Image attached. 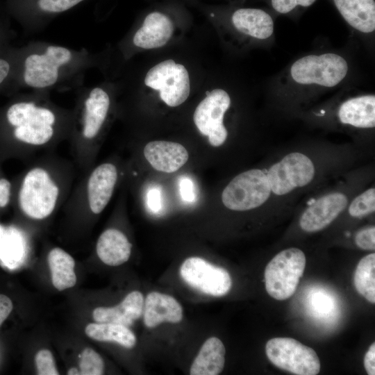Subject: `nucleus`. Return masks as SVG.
<instances>
[{
    "label": "nucleus",
    "mask_w": 375,
    "mask_h": 375,
    "mask_svg": "<svg viewBox=\"0 0 375 375\" xmlns=\"http://www.w3.org/2000/svg\"><path fill=\"white\" fill-rule=\"evenodd\" d=\"M75 165L51 152L33 160L20 176L16 206L26 219L42 222L67 201L75 180Z\"/></svg>",
    "instance_id": "1"
},
{
    "label": "nucleus",
    "mask_w": 375,
    "mask_h": 375,
    "mask_svg": "<svg viewBox=\"0 0 375 375\" xmlns=\"http://www.w3.org/2000/svg\"><path fill=\"white\" fill-rule=\"evenodd\" d=\"M351 72L349 59L342 53H310L289 64L269 88L283 98L300 101L343 86Z\"/></svg>",
    "instance_id": "2"
},
{
    "label": "nucleus",
    "mask_w": 375,
    "mask_h": 375,
    "mask_svg": "<svg viewBox=\"0 0 375 375\" xmlns=\"http://www.w3.org/2000/svg\"><path fill=\"white\" fill-rule=\"evenodd\" d=\"M6 118L12 128L15 149L24 157L51 152L65 138L60 116L51 108L33 101H20L7 110Z\"/></svg>",
    "instance_id": "3"
},
{
    "label": "nucleus",
    "mask_w": 375,
    "mask_h": 375,
    "mask_svg": "<svg viewBox=\"0 0 375 375\" xmlns=\"http://www.w3.org/2000/svg\"><path fill=\"white\" fill-rule=\"evenodd\" d=\"M78 126L71 135V153L77 169L83 174L94 166L99 139L107 120L110 99L101 88H94L83 101Z\"/></svg>",
    "instance_id": "4"
},
{
    "label": "nucleus",
    "mask_w": 375,
    "mask_h": 375,
    "mask_svg": "<svg viewBox=\"0 0 375 375\" xmlns=\"http://www.w3.org/2000/svg\"><path fill=\"white\" fill-rule=\"evenodd\" d=\"M119 178L116 163L110 161L92 166L73 185L64 204L65 210L75 217L100 215L109 203Z\"/></svg>",
    "instance_id": "5"
},
{
    "label": "nucleus",
    "mask_w": 375,
    "mask_h": 375,
    "mask_svg": "<svg viewBox=\"0 0 375 375\" xmlns=\"http://www.w3.org/2000/svg\"><path fill=\"white\" fill-rule=\"evenodd\" d=\"M306 263V256L298 248L286 249L277 253L265 269L267 293L280 301L292 296L303 274Z\"/></svg>",
    "instance_id": "6"
},
{
    "label": "nucleus",
    "mask_w": 375,
    "mask_h": 375,
    "mask_svg": "<svg viewBox=\"0 0 375 375\" xmlns=\"http://www.w3.org/2000/svg\"><path fill=\"white\" fill-rule=\"evenodd\" d=\"M272 194L266 173L251 169L235 176L222 193L225 207L235 211H247L264 204Z\"/></svg>",
    "instance_id": "7"
},
{
    "label": "nucleus",
    "mask_w": 375,
    "mask_h": 375,
    "mask_svg": "<svg viewBox=\"0 0 375 375\" xmlns=\"http://www.w3.org/2000/svg\"><path fill=\"white\" fill-rule=\"evenodd\" d=\"M147 87L158 91L160 99L169 107L183 104L190 92V80L185 67L174 60H162L147 72Z\"/></svg>",
    "instance_id": "8"
},
{
    "label": "nucleus",
    "mask_w": 375,
    "mask_h": 375,
    "mask_svg": "<svg viewBox=\"0 0 375 375\" xmlns=\"http://www.w3.org/2000/svg\"><path fill=\"white\" fill-rule=\"evenodd\" d=\"M269 361L278 368L297 375H316L321 368L315 350L291 338H274L265 345Z\"/></svg>",
    "instance_id": "9"
},
{
    "label": "nucleus",
    "mask_w": 375,
    "mask_h": 375,
    "mask_svg": "<svg viewBox=\"0 0 375 375\" xmlns=\"http://www.w3.org/2000/svg\"><path fill=\"white\" fill-rule=\"evenodd\" d=\"M231 105L227 90L215 88L207 93L195 108L193 121L198 131L207 136L214 147L222 146L227 140L228 130L224 125L225 114Z\"/></svg>",
    "instance_id": "10"
},
{
    "label": "nucleus",
    "mask_w": 375,
    "mask_h": 375,
    "mask_svg": "<svg viewBox=\"0 0 375 375\" xmlns=\"http://www.w3.org/2000/svg\"><path fill=\"white\" fill-rule=\"evenodd\" d=\"M266 175L272 193L283 196L310 183L315 175V167L308 156L292 152L273 164Z\"/></svg>",
    "instance_id": "11"
},
{
    "label": "nucleus",
    "mask_w": 375,
    "mask_h": 375,
    "mask_svg": "<svg viewBox=\"0 0 375 375\" xmlns=\"http://www.w3.org/2000/svg\"><path fill=\"white\" fill-rule=\"evenodd\" d=\"M180 274L188 285L213 297L226 294L232 286L227 270L199 257L185 260L181 266Z\"/></svg>",
    "instance_id": "12"
},
{
    "label": "nucleus",
    "mask_w": 375,
    "mask_h": 375,
    "mask_svg": "<svg viewBox=\"0 0 375 375\" xmlns=\"http://www.w3.org/2000/svg\"><path fill=\"white\" fill-rule=\"evenodd\" d=\"M71 58V51L60 46H49L43 54L28 56L24 62V82L35 88L55 84L58 78L59 67L69 62Z\"/></svg>",
    "instance_id": "13"
},
{
    "label": "nucleus",
    "mask_w": 375,
    "mask_h": 375,
    "mask_svg": "<svg viewBox=\"0 0 375 375\" xmlns=\"http://www.w3.org/2000/svg\"><path fill=\"white\" fill-rule=\"evenodd\" d=\"M229 22L236 33L256 44L267 47L274 41V19L262 9L237 8L231 13Z\"/></svg>",
    "instance_id": "14"
},
{
    "label": "nucleus",
    "mask_w": 375,
    "mask_h": 375,
    "mask_svg": "<svg viewBox=\"0 0 375 375\" xmlns=\"http://www.w3.org/2000/svg\"><path fill=\"white\" fill-rule=\"evenodd\" d=\"M348 205L346 194L340 192L328 193L318 198L302 213L299 225L306 232H317L333 222Z\"/></svg>",
    "instance_id": "15"
},
{
    "label": "nucleus",
    "mask_w": 375,
    "mask_h": 375,
    "mask_svg": "<svg viewBox=\"0 0 375 375\" xmlns=\"http://www.w3.org/2000/svg\"><path fill=\"white\" fill-rule=\"evenodd\" d=\"M340 124L358 129H372L375 126V96L360 93L342 100L336 109Z\"/></svg>",
    "instance_id": "16"
},
{
    "label": "nucleus",
    "mask_w": 375,
    "mask_h": 375,
    "mask_svg": "<svg viewBox=\"0 0 375 375\" xmlns=\"http://www.w3.org/2000/svg\"><path fill=\"white\" fill-rule=\"evenodd\" d=\"M143 155L153 169L164 173L178 171L189 158L188 152L182 144L165 140L148 142L143 149Z\"/></svg>",
    "instance_id": "17"
},
{
    "label": "nucleus",
    "mask_w": 375,
    "mask_h": 375,
    "mask_svg": "<svg viewBox=\"0 0 375 375\" xmlns=\"http://www.w3.org/2000/svg\"><path fill=\"white\" fill-rule=\"evenodd\" d=\"M173 32L172 19L161 11H152L144 17L142 26L133 36V42L144 49L160 48L169 42Z\"/></svg>",
    "instance_id": "18"
},
{
    "label": "nucleus",
    "mask_w": 375,
    "mask_h": 375,
    "mask_svg": "<svg viewBox=\"0 0 375 375\" xmlns=\"http://www.w3.org/2000/svg\"><path fill=\"white\" fill-rule=\"evenodd\" d=\"M343 19L361 36L370 38L375 32L374 0H333Z\"/></svg>",
    "instance_id": "19"
},
{
    "label": "nucleus",
    "mask_w": 375,
    "mask_h": 375,
    "mask_svg": "<svg viewBox=\"0 0 375 375\" xmlns=\"http://www.w3.org/2000/svg\"><path fill=\"white\" fill-rule=\"evenodd\" d=\"M144 322L147 327L153 328L163 322L176 324L183 319V308L173 297L151 292L144 301Z\"/></svg>",
    "instance_id": "20"
},
{
    "label": "nucleus",
    "mask_w": 375,
    "mask_h": 375,
    "mask_svg": "<svg viewBox=\"0 0 375 375\" xmlns=\"http://www.w3.org/2000/svg\"><path fill=\"white\" fill-rule=\"evenodd\" d=\"M144 301L140 292L133 291L116 306L96 308L92 312V317L98 323L118 324L128 327L141 317Z\"/></svg>",
    "instance_id": "21"
},
{
    "label": "nucleus",
    "mask_w": 375,
    "mask_h": 375,
    "mask_svg": "<svg viewBox=\"0 0 375 375\" xmlns=\"http://www.w3.org/2000/svg\"><path fill=\"white\" fill-rule=\"evenodd\" d=\"M132 244L120 230L108 228L99 235L96 244L99 258L109 266H118L127 262L131 254Z\"/></svg>",
    "instance_id": "22"
},
{
    "label": "nucleus",
    "mask_w": 375,
    "mask_h": 375,
    "mask_svg": "<svg viewBox=\"0 0 375 375\" xmlns=\"http://www.w3.org/2000/svg\"><path fill=\"white\" fill-rule=\"evenodd\" d=\"M226 349L222 342L216 337L206 340L193 360L190 374L217 375L224 367Z\"/></svg>",
    "instance_id": "23"
},
{
    "label": "nucleus",
    "mask_w": 375,
    "mask_h": 375,
    "mask_svg": "<svg viewBox=\"0 0 375 375\" xmlns=\"http://www.w3.org/2000/svg\"><path fill=\"white\" fill-rule=\"evenodd\" d=\"M47 260L52 283L58 290L62 291L76 285L75 261L70 254L60 247H54L49 251Z\"/></svg>",
    "instance_id": "24"
},
{
    "label": "nucleus",
    "mask_w": 375,
    "mask_h": 375,
    "mask_svg": "<svg viewBox=\"0 0 375 375\" xmlns=\"http://www.w3.org/2000/svg\"><path fill=\"white\" fill-rule=\"evenodd\" d=\"M85 334L100 342H115L127 349L136 344V337L127 326L112 323H91L85 328Z\"/></svg>",
    "instance_id": "25"
},
{
    "label": "nucleus",
    "mask_w": 375,
    "mask_h": 375,
    "mask_svg": "<svg viewBox=\"0 0 375 375\" xmlns=\"http://www.w3.org/2000/svg\"><path fill=\"white\" fill-rule=\"evenodd\" d=\"M357 292L372 303H375V253L364 256L358 262L354 274Z\"/></svg>",
    "instance_id": "26"
},
{
    "label": "nucleus",
    "mask_w": 375,
    "mask_h": 375,
    "mask_svg": "<svg viewBox=\"0 0 375 375\" xmlns=\"http://www.w3.org/2000/svg\"><path fill=\"white\" fill-rule=\"evenodd\" d=\"M375 210V189L370 188L358 196L350 203L348 207L349 214L356 218H361Z\"/></svg>",
    "instance_id": "27"
},
{
    "label": "nucleus",
    "mask_w": 375,
    "mask_h": 375,
    "mask_svg": "<svg viewBox=\"0 0 375 375\" xmlns=\"http://www.w3.org/2000/svg\"><path fill=\"white\" fill-rule=\"evenodd\" d=\"M79 367L81 375H101L104 372L102 358L91 348H86L81 353Z\"/></svg>",
    "instance_id": "28"
},
{
    "label": "nucleus",
    "mask_w": 375,
    "mask_h": 375,
    "mask_svg": "<svg viewBox=\"0 0 375 375\" xmlns=\"http://www.w3.org/2000/svg\"><path fill=\"white\" fill-rule=\"evenodd\" d=\"M35 363L39 375L59 374L53 356L48 349H41L36 353Z\"/></svg>",
    "instance_id": "29"
},
{
    "label": "nucleus",
    "mask_w": 375,
    "mask_h": 375,
    "mask_svg": "<svg viewBox=\"0 0 375 375\" xmlns=\"http://www.w3.org/2000/svg\"><path fill=\"white\" fill-rule=\"evenodd\" d=\"M317 0H270L272 9L277 13L286 15L298 7L308 8Z\"/></svg>",
    "instance_id": "30"
},
{
    "label": "nucleus",
    "mask_w": 375,
    "mask_h": 375,
    "mask_svg": "<svg viewBox=\"0 0 375 375\" xmlns=\"http://www.w3.org/2000/svg\"><path fill=\"white\" fill-rule=\"evenodd\" d=\"M354 241L358 247L363 250L375 249V227H364L356 232Z\"/></svg>",
    "instance_id": "31"
},
{
    "label": "nucleus",
    "mask_w": 375,
    "mask_h": 375,
    "mask_svg": "<svg viewBox=\"0 0 375 375\" xmlns=\"http://www.w3.org/2000/svg\"><path fill=\"white\" fill-rule=\"evenodd\" d=\"M83 0H38L39 8L45 12H61L67 10Z\"/></svg>",
    "instance_id": "32"
},
{
    "label": "nucleus",
    "mask_w": 375,
    "mask_h": 375,
    "mask_svg": "<svg viewBox=\"0 0 375 375\" xmlns=\"http://www.w3.org/2000/svg\"><path fill=\"white\" fill-rule=\"evenodd\" d=\"M12 185L6 178H0V208H5L10 203Z\"/></svg>",
    "instance_id": "33"
},
{
    "label": "nucleus",
    "mask_w": 375,
    "mask_h": 375,
    "mask_svg": "<svg viewBox=\"0 0 375 375\" xmlns=\"http://www.w3.org/2000/svg\"><path fill=\"white\" fill-rule=\"evenodd\" d=\"M180 192L183 200L192 202L194 199L192 181L188 178H183L180 182Z\"/></svg>",
    "instance_id": "34"
},
{
    "label": "nucleus",
    "mask_w": 375,
    "mask_h": 375,
    "mask_svg": "<svg viewBox=\"0 0 375 375\" xmlns=\"http://www.w3.org/2000/svg\"><path fill=\"white\" fill-rule=\"evenodd\" d=\"M364 367L369 375L375 374V343L369 347L364 358Z\"/></svg>",
    "instance_id": "35"
},
{
    "label": "nucleus",
    "mask_w": 375,
    "mask_h": 375,
    "mask_svg": "<svg viewBox=\"0 0 375 375\" xmlns=\"http://www.w3.org/2000/svg\"><path fill=\"white\" fill-rule=\"evenodd\" d=\"M13 308L12 301L7 296L0 294V326Z\"/></svg>",
    "instance_id": "36"
},
{
    "label": "nucleus",
    "mask_w": 375,
    "mask_h": 375,
    "mask_svg": "<svg viewBox=\"0 0 375 375\" xmlns=\"http://www.w3.org/2000/svg\"><path fill=\"white\" fill-rule=\"evenodd\" d=\"M147 201L149 208L153 211H158L160 208V192L157 188L150 190L147 194Z\"/></svg>",
    "instance_id": "37"
},
{
    "label": "nucleus",
    "mask_w": 375,
    "mask_h": 375,
    "mask_svg": "<svg viewBox=\"0 0 375 375\" xmlns=\"http://www.w3.org/2000/svg\"><path fill=\"white\" fill-rule=\"evenodd\" d=\"M10 71L9 63L5 60L0 58V83L7 77Z\"/></svg>",
    "instance_id": "38"
},
{
    "label": "nucleus",
    "mask_w": 375,
    "mask_h": 375,
    "mask_svg": "<svg viewBox=\"0 0 375 375\" xmlns=\"http://www.w3.org/2000/svg\"><path fill=\"white\" fill-rule=\"evenodd\" d=\"M68 375H78L81 374V372L75 367H72L67 371Z\"/></svg>",
    "instance_id": "39"
}]
</instances>
